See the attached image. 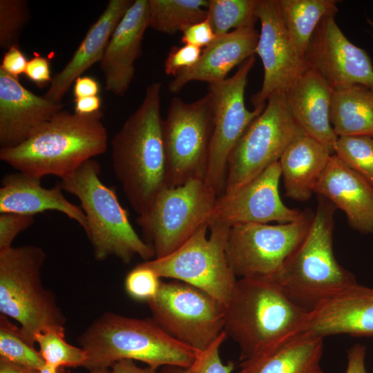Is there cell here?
<instances>
[{"instance_id": "6da1fadb", "label": "cell", "mask_w": 373, "mask_h": 373, "mask_svg": "<svg viewBox=\"0 0 373 373\" xmlns=\"http://www.w3.org/2000/svg\"><path fill=\"white\" fill-rule=\"evenodd\" d=\"M162 84L153 82L111 141L115 175L133 211L144 215L167 186L166 158L160 113Z\"/></svg>"}, {"instance_id": "7a4b0ae2", "label": "cell", "mask_w": 373, "mask_h": 373, "mask_svg": "<svg viewBox=\"0 0 373 373\" xmlns=\"http://www.w3.org/2000/svg\"><path fill=\"white\" fill-rule=\"evenodd\" d=\"M103 113L60 111L22 143L0 149V160L19 172L41 179L70 175L86 161L104 153L108 133Z\"/></svg>"}, {"instance_id": "3957f363", "label": "cell", "mask_w": 373, "mask_h": 373, "mask_svg": "<svg viewBox=\"0 0 373 373\" xmlns=\"http://www.w3.org/2000/svg\"><path fill=\"white\" fill-rule=\"evenodd\" d=\"M308 312L271 278H242L224 307V331L238 345L242 361L264 354L300 333Z\"/></svg>"}, {"instance_id": "277c9868", "label": "cell", "mask_w": 373, "mask_h": 373, "mask_svg": "<svg viewBox=\"0 0 373 373\" xmlns=\"http://www.w3.org/2000/svg\"><path fill=\"white\" fill-rule=\"evenodd\" d=\"M86 353L83 367L91 370L109 368L121 359L161 366L186 367L198 351L181 343L153 318L140 319L106 313L96 319L79 340Z\"/></svg>"}, {"instance_id": "5b68a950", "label": "cell", "mask_w": 373, "mask_h": 373, "mask_svg": "<svg viewBox=\"0 0 373 373\" xmlns=\"http://www.w3.org/2000/svg\"><path fill=\"white\" fill-rule=\"evenodd\" d=\"M337 208L318 195L309 229L296 249L271 278L296 305L309 312L323 300L357 283L333 251Z\"/></svg>"}, {"instance_id": "8992f818", "label": "cell", "mask_w": 373, "mask_h": 373, "mask_svg": "<svg viewBox=\"0 0 373 373\" xmlns=\"http://www.w3.org/2000/svg\"><path fill=\"white\" fill-rule=\"evenodd\" d=\"M99 175V164L90 159L59 183L80 202L95 258L102 261L115 256L124 263L135 256L145 261L153 259V249L136 233L115 190L104 184Z\"/></svg>"}, {"instance_id": "52a82bcc", "label": "cell", "mask_w": 373, "mask_h": 373, "mask_svg": "<svg viewBox=\"0 0 373 373\" xmlns=\"http://www.w3.org/2000/svg\"><path fill=\"white\" fill-rule=\"evenodd\" d=\"M45 259L43 249L35 245L0 251L1 314L15 320L32 344L37 334L64 329L66 322L54 294L41 280Z\"/></svg>"}, {"instance_id": "ba28073f", "label": "cell", "mask_w": 373, "mask_h": 373, "mask_svg": "<svg viewBox=\"0 0 373 373\" xmlns=\"http://www.w3.org/2000/svg\"><path fill=\"white\" fill-rule=\"evenodd\" d=\"M229 229L216 222L204 224L170 254L143 263L160 278H171L198 287L225 307L237 281L226 257Z\"/></svg>"}, {"instance_id": "9c48e42d", "label": "cell", "mask_w": 373, "mask_h": 373, "mask_svg": "<svg viewBox=\"0 0 373 373\" xmlns=\"http://www.w3.org/2000/svg\"><path fill=\"white\" fill-rule=\"evenodd\" d=\"M218 197L204 178H200L162 189L148 211L136 220L154 258L170 254L201 226L209 225Z\"/></svg>"}, {"instance_id": "30bf717a", "label": "cell", "mask_w": 373, "mask_h": 373, "mask_svg": "<svg viewBox=\"0 0 373 373\" xmlns=\"http://www.w3.org/2000/svg\"><path fill=\"white\" fill-rule=\"evenodd\" d=\"M303 134L289 107L285 93L271 95L263 111L249 125L229 156L223 193L235 191L279 161L286 148Z\"/></svg>"}, {"instance_id": "8fae6325", "label": "cell", "mask_w": 373, "mask_h": 373, "mask_svg": "<svg viewBox=\"0 0 373 373\" xmlns=\"http://www.w3.org/2000/svg\"><path fill=\"white\" fill-rule=\"evenodd\" d=\"M162 128L167 186L204 178L213 131L211 93L191 103L173 97Z\"/></svg>"}, {"instance_id": "7c38bea8", "label": "cell", "mask_w": 373, "mask_h": 373, "mask_svg": "<svg viewBox=\"0 0 373 373\" xmlns=\"http://www.w3.org/2000/svg\"><path fill=\"white\" fill-rule=\"evenodd\" d=\"M147 303L153 318L166 332L196 351L209 347L224 332V306L189 284L162 281Z\"/></svg>"}, {"instance_id": "4fadbf2b", "label": "cell", "mask_w": 373, "mask_h": 373, "mask_svg": "<svg viewBox=\"0 0 373 373\" xmlns=\"http://www.w3.org/2000/svg\"><path fill=\"white\" fill-rule=\"evenodd\" d=\"M314 215L307 209L300 218L288 223L231 227L226 257L234 275L240 278H271L306 236Z\"/></svg>"}, {"instance_id": "5bb4252c", "label": "cell", "mask_w": 373, "mask_h": 373, "mask_svg": "<svg viewBox=\"0 0 373 373\" xmlns=\"http://www.w3.org/2000/svg\"><path fill=\"white\" fill-rule=\"evenodd\" d=\"M255 61L254 55L251 56L231 77L209 84L213 102V131L204 180L218 196L224 191L231 151L249 125L265 108L260 106L250 111L245 104L247 77Z\"/></svg>"}, {"instance_id": "9a60e30c", "label": "cell", "mask_w": 373, "mask_h": 373, "mask_svg": "<svg viewBox=\"0 0 373 373\" xmlns=\"http://www.w3.org/2000/svg\"><path fill=\"white\" fill-rule=\"evenodd\" d=\"M256 15L261 29L256 53L262 60L264 77L260 90L251 97L255 108L265 106L276 93H285L309 68L285 26L278 0H258Z\"/></svg>"}, {"instance_id": "2e32d148", "label": "cell", "mask_w": 373, "mask_h": 373, "mask_svg": "<svg viewBox=\"0 0 373 373\" xmlns=\"http://www.w3.org/2000/svg\"><path fill=\"white\" fill-rule=\"evenodd\" d=\"M281 176L277 161L235 191L218 196L209 225L214 222L229 227L246 223L284 224L300 218L303 211L287 207L280 197Z\"/></svg>"}, {"instance_id": "e0dca14e", "label": "cell", "mask_w": 373, "mask_h": 373, "mask_svg": "<svg viewBox=\"0 0 373 373\" xmlns=\"http://www.w3.org/2000/svg\"><path fill=\"white\" fill-rule=\"evenodd\" d=\"M308 67L334 89L355 84L373 88V66L368 54L343 33L335 16L324 17L316 27L305 55Z\"/></svg>"}, {"instance_id": "ac0fdd59", "label": "cell", "mask_w": 373, "mask_h": 373, "mask_svg": "<svg viewBox=\"0 0 373 373\" xmlns=\"http://www.w3.org/2000/svg\"><path fill=\"white\" fill-rule=\"evenodd\" d=\"M301 332L373 337V288L356 283L323 300L308 312Z\"/></svg>"}, {"instance_id": "d6986e66", "label": "cell", "mask_w": 373, "mask_h": 373, "mask_svg": "<svg viewBox=\"0 0 373 373\" xmlns=\"http://www.w3.org/2000/svg\"><path fill=\"white\" fill-rule=\"evenodd\" d=\"M149 26V0H135L112 34L99 66L106 89L116 96H123L131 85L134 64L142 54L143 37Z\"/></svg>"}, {"instance_id": "ffe728a7", "label": "cell", "mask_w": 373, "mask_h": 373, "mask_svg": "<svg viewBox=\"0 0 373 373\" xmlns=\"http://www.w3.org/2000/svg\"><path fill=\"white\" fill-rule=\"evenodd\" d=\"M52 102L26 88L0 68V145L17 146L27 140L61 110Z\"/></svg>"}, {"instance_id": "44dd1931", "label": "cell", "mask_w": 373, "mask_h": 373, "mask_svg": "<svg viewBox=\"0 0 373 373\" xmlns=\"http://www.w3.org/2000/svg\"><path fill=\"white\" fill-rule=\"evenodd\" d=\"M314 193L342 210L352 229L361 233H373V188L335 154L331 155Z\"/></svg>"}, {"instance_id": "7402d4cb", "label": "cell", "mask_w": 373, "mask_h": 373, "mask_svg": "<svg viewBox=\"0 0 373 373\" xmlns=\"http://www.w3.org/2000/svg\"><path fill=\"white\" fill-rule=\"evenodd\" d=\"M258 39L259 33L254 27L234 29L216 37L202 50L193 66L181 70L169 83V91L177 93L193 81L210 84L227 79V75L235 66L254 55Z\"/></svg>"}, {"instance_id": "603a6c76", "label": "cell", "mask_w": 373, "mask_h": 373, "mask_svg": "<svg viewBox=\"0 0 373 373\" xmlns=\"http://www.w3.org/2000/svg\"><path fill=\"white\" fill-rule=\"evenodd\" d=\"M332 88L314 70L307 69L285 93L289 107L305 133L333 155L338 136L329 120Z\"/></svg>"}, {"instance_id": "cb8c5ba5", "label": "cell", "mask_w": 373, "mask_h": 373, "mask_svg": "<svg viewBox=\"0 0 373 373\" xmlns=\"http://www.w3.org/2000/svg\"><path fill=\"white\" fill-rule=\"evenodd\" d=\"M133 1L109 0L104 12L92 24L67 64L51 80L44 97L61 103L77 78L103 57L116 26Z\"/></svg>"}, {"instance_id": "d4e9b609", "label": "cell", "mask_w": 373, "mask_h": 373, "mask_svg": "<svg viewBox=\"0 0 373 373\" xmlns=\"http://www.w3.org/2000/svg\"><path fill=\"white\" fill-rule=\"evenodd\" d=\"M41 180L17 171L2 178L0 213H15L35 216L45 211H57L77 222L84 229L86 218L81 207L69 202L59 184L47 189Z\"/></svg>"}, {"instance_id": "484cf974", "label": "cell", "mask_w": 373, "mask_h": 373, "mask_svg": "<svg viewBox=\"0 0 373 373\" xmlns=\"http://www.w3.org/2000/svg\"><path fill=\"white\" fill-rule=\"evenodd\" d=\"M331 155L322 144L305 133L295 139L279 160L285 195L300 202L309 200Z\"/></svg>"}, {"instance_id": "4316f807", "label": "cell", "mask_w": 373, "mask_h": 373, "mask_svg": "<svg viewBox=\"0 0 373 373\" xmlns=\"http://www.w3.org/2000/svg\"><path fill=\"white\" fill-rule=\"evenodd\" d=\"M323 338L299 333L275 349L242 361L237 373H324Z\"/></svg>"}, {"instance_id": "83f0119b", "label": "cell", "mask_w": 373, "mask_h": 373, "mask_svg": "<svg viewBox=\"0 0 373 373\" xmlns=\"http://www.w3.org/2000/svg\"><path fill=\"white\" fill-rule=\"evenodd\" d=\"M329 120L338 137H373V88L355 84L334 89Z\"/></svg>"}, {"instance_id": "f1b7e54d", "label": "cell", "mask_w": 373, "mask_h": 373, "mask_svg": "<svg viewBox=\"0 0 373 373\" xmlns=\"http://www.w3.org/2000/svg\"><path fill=\"white\" fill-rule=\"evenodd\" d=\"M337 2L336 0H278L285 26L304 59L318 23L324 17L336 15Z\"/></svg>"}, {"instance_id": "f546056e", "label": "cell", "mask_w": 373, "mask_h": 373, "mask_svg": "<svg viewBox=\"0 0 373 373\" xmlns=\"http://www.w3.org/2000/svg\"><path fill=\"white\" fill-rule=\"evenodd\" d=\"M149 26L156 31L174 34L207 19V0H149Z\"/></svg>"}, {"instance_id": "4dcf8cb0", "label": "cell", "mask_w": 373, "mask_h": 373, "mask_svg": "<svg viewBox=\"0 0 373 373\" xmlns=\"http://www.w3.org/2000/svg\"><path fill=\"white\" fill-rule=\"evenodd\" d=\"M258 0H209L207 19L216 37L232 28L254 27Z\"/></svg>"}, {"instance_id": "1f68e13d", "label": "cell", "mask_w": 373, "mask_h": 373, "mask_svg": "<svg viewBox=\"0 0 373 373\" xmlns=\"http://www.w3.org/2000/svg\"><path fill=\"white\" fill-rule=\"evenodd\" d=\"M0 359L10 361L38 372L45 362L34 344L23 335L19 327L8 318L0 316Z\"/></svg>"}, {"instance_id": "d6a6232c", "label": "cell", "mask_w": 373, "mask_h": 373, "mask_svg": "<svg viewBox=\"0 0 373 373\" xmlns=\"http://www.w3.org/2000/svg\"><path fill=\"white\" fill-rule=\"evenodd\" d=\"M65 329L51 328L35 335V342L46 365L59 370L64 367L84 365L86 353L82 347L68 343L64 339Z\"/></svg>"}, {"instance_id": "836d02e7", "label": "cell", "mask_w": 373, "mask_h": 373, "mask_svg": "<svg viewBox=\"0 0 373 373\" xmlns=\"http://www.w3.org/2000/svg\"><path fill=\"white\" fill-rule=\"evenodd\" d=\"M334 154L373 188V137L368 135L338 137Z\"/></svg>"}, {"instance_id": "e575fe53", "label": "cell", "mask_w": 373, "mask_h": 373, "mask_svg": "<svg viewBox=\"0 0 373 373\" xmlns=\"http://www.w3.org/2000/svg\"><path fill=\"white\" fill-rule=\"evenodd\" d=\"M30 18L27 1H0V47L19 46V35Z\"/></svg>"}, {"instance_id": "d590c367", "label": "cell", "mask_w": 373, "mask_h": 373, "mask_svg": "<svg viewBox=\"0 0 373 373\" xmlns=\"http://www.w3.org/2000/svg\"><path fill=\"white\" fill-rule=\"evenodd\" d=\"M227 337L224 331L209 347L198 352L195 360L189 366H164L160 373H231L234 363L232 361L223 363L219 353L220 345Z\"/></svg>"}, {"instance_id": "8d00e7d4", "label": "cell", "mask_w": 373, "mask_h": 373, "mask_svg": "<svg viewBox=\"0 0 373 373\" xmlns=\"http://www.w3.org/2000/svg\"><path fill=\"white\" fill-rule=\"evenodd\" d=\"M161 283V278L157 274L142 262L128 273L124 287L126 293L132 298L149 302L157 295Z\"/></svg>"}, {"instance_id": "74e56055", "label": "cell", "mask_w": 373, "mask_h": 373, "mask_svg": "<svg viewBox=\"0 0 373 373\" xmlns=\"http://www.w3.org/2000/svg\"><path fill=\"white\" fill-rule=\"evenodd\" d=\"M35 221L33 216L15 213H0V251L8 249L21 232L30 227Z\"/></svg>"}, {"instance_id": "f35d334b", "label": "cell", "mask_w": 373, "mask_h": 373, "mask_svg": "<svg viewBox=\"0 0 373 373\" xmlns=\"http://www.w3.org/2000/svg\"><path fill=\"white\" fill-rule=\"evenodd\" d=\"M202 49L192 45L173 46L164 62V72L175 77L181 70L193 66L198 61Z\"/></svg>"}, {"instance_id": "ab89813d", "label": "cell", "mask_w": 373, "mask_h": 373, "mask_svg": "<svg viewBox=\"0 0 373 373\" xmlns=\"http://www.w3.org/2000/svg\"><path fill=\"white\" fill-rule=\"evenodd\" d=\"M182 32V43L200 48L208 46L216 38L207 19L186 26Z\"/></svg>"}, {"instance_id": "60d3db41", "label": "cell", "mask_w": 373, "mask_h": 373, "mask_svg": "<svg viewBox=\"0 0 373 373\" xmlns=\"http://www.w3.org/2000/svg\"><path fill=\"white\" fill-rule=\"evenodd\" d=\"M28 61L19 46H14L4 54L0 68L18 79L19 76L25 73Z\"/></svg>"}, {"instance_id": "b9f144b4", "label": "cell", "mask_w": 373, "mask_h": 373, "mask_svg": "<svg viewBox=\"0 0 373 373\" xmlns=\"http://www.w3.org/2000/svg\"><path fill=\"white\" fill-rule=\"evenodd\" d=\"M26 75L39 86L51 82L50 66L46 57L35 55L27 64Z\"/></svg>"}, {"instance_id": "7bdbcfd3", "label": "cell", "mask_w": 373, "mask_h": 373, "mask_svg": "<svg viewBox=\"0 0 373 373\" xmlns=\"http://www.w3.org/2000/svg\"><path fill=\"white\" fill-rule=\"evenodd\" d=\"M365 346L356 343L347 351V365L345 373H367L365 365Z\"/></svg>"}, {"instance_id": "ee69618b", "label": "cell", "mask_w": 373, "mask_h": 373, "mask_svg": "<svg viewBox=\"0 0 373 373\" xmlns=\"http://www.w3.org/2000/svg\"><path fill=\"white\" fill-rule=\"evenodd\" d=\"M74 83L73 94L75 99L96 96L99 93V84L93 77L81 76Z\"/></svg>"}, {"instance_id": "f6af8a7d", "label": "cell", "mask_w": 373, "mask_h": 373, "mask_svg": "<svg viewBox=\"0 0 373 373\" xmlns=\"http://www.w3.org/2000/svg\"><path fill=\"white\" fill-rule=\"evenodd\" d=\"M75 102V113L80 115H90L99 111L102 99L99 95L76 98Z\"/></svg>"}, {"instance_id": "bcb514c9", "label": "cell", "mask_w": 373, "mask_h": 373, "mask_svg": "<svg viewBox=\"0 0 373 373\" xmlns=\"http://www.w3.org/2000/svg\"><path fill=\"white\" fill-rule=\"evenodd\" d=\"M111 373H160L156 369L148 366L140 367L131 359H121L111 366Z\"/></svg>"}, {"instance_id": "7dc6e473", "label": "cell", "mask_w": 373, "mask_h": 373, "mask_svg": "<svg viewBox=\"0 0 373 373\" xmlns=\"http://www.w3.org/2000/svg\"><path fill=\"white\" fill-rule=\"evenodd\" d=\"M0 373H37V372L8 361L0 359Z\"/></svg>"}, {"instance_id": "c3c4849f", "label": "cell", "mask_w": 373, "mask_h": 373, "mask_svg": "<svg viewBox=\"0 0 373 373\" xmlns=\"http://www.w3.org/2000/svg\"><path fill=\"white\" fill-rule=\"evenodd\" d=\"M57 369L52 368L47 365H45L41 369H40L37 373H58Z\"/></svg>"}, {"instance_id": "681fc988", "label": "cell", "mask_w": 373, "mask_h": 373, "mask_svg": "<svg viewBox=\"0 0 373 373\" xmlns=\"http://www.w3.org/2000/svg\"><path fill=\"white\" fill-rule=\"evenodd\" d=\"M89 373H111L109 368H96L90 370Z\"/></svg>"}, {"instance_id": "f907efd6", "label": "cell", "mask_w": 373, "mask_h": 373, "mask_svg": "<svg viewBox=\"0 0 373 373\" xmlns=\"http://www.w3.org/2000/svg\"></svg>"}]
</instances>
